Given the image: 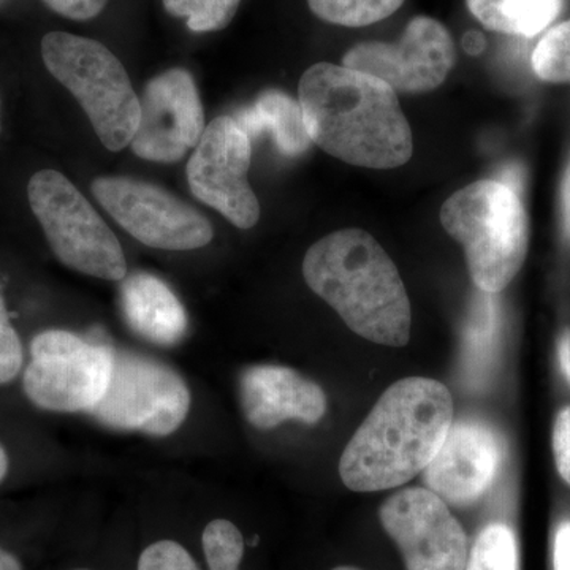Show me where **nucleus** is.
Returning a JSON list of instances; mask_svg holds the SVG:
<instances>
[{"mask_svg":"<svg viewBox=\"0 0 570 570\" xmlns=\"http://www.w3.org/2000/svg\"><path fill=\"white\" fill-rule=\"evenodd\" d=\"M531 62L540 80L570 82V20L554 26L540 39Z\"/></svg>","mask_w":570,"mask_h":570,"instance_id":"obj_22","label":"nucleus"},{"mask_svg":"<svg viewBox=\"0 0 570 570\" xmlns=\"http://www.w3.org/2000/svg\"><path fill=\"white\" fill-rule=\"evenodd\" d=\"M2 2H3V0H0V3H2Z\"/></svg>","mask_w":570,"mask_h":570,"instance_id":"obj_38","label":"nucleus"},{"mask_svg":"<svg viewBox=\"0 0 570 570\" xmlns=\"http://www.w3.org/2000/svg\"><path fill=\"white\" fill-rule=\"evenodd\" d=\"M464 570H519V549L512 530L497 523L480 532Z\"/></svg>","mask_w":570,"mask_h":570,"instance_id":"obj_20","label":"nucleus"},{"mask_svg":"<svg viewBox=\"0 0 570 570\" xmlns=\"http://www.w3.org/2000/svg\"><path fill=\"white\" fill-rule=\"evenodd\" d=\"M0 570H24V568L17 554L0 546Z\"/></svg>","mask_w":570,"mask_h":570,"instance_id":"obj_32","label":"nucleus"},{"mask_svg":"<svg viewBox=\"0 0 570 570\" xmlns=\"http://www.w3.org/2000/svg\"><path fill=\"white\" fill-rule=\"evenodd\" d=\"M558 356H560V365L562 373L566 374L570 384V328L562 333L560 343H558Z\"/></svg>","mask_w":570,"mask_h":570,"instance_id":"obj_30","label":"nucleus"},{"mask_svg":"<svg viewBox=\"0 0 570 570\" xmlns=\"http://www.w3.org/2000/svg\"><path fill=\"white\" fill-rule=\"evenodd\" d=\"M204 132V105L189 71L170 69L146 85L140 121L130 141L135 156L149 163H178Z\"/></svg>","mask_w":570,"mask_h":570,"instance_id":"obj_13","label":"nucleus"},{"mask_svg":"<svg viewBox=\"0 0 570 570\" xmlns=\"http://www.w3.org/2000/svg\"><path fill=\"white\" fill-rule=\"evenodd\" d=\"M29 205L58 261L81 275L122 281L126 255L111 228L62 174L37 171L28 184Z\"/></svg>","mask_w":570,"mask_h":570,"instance_id":"obj_6","label":"nucleus"},{"mask_svg":"<svg viewBox=\"0 0 570 570\" xmlns=\"http://www.w3.org/2000/svg\"><path fill=\"white\" fill-rule=\"evenodd\" d=\"M73 570H89V569H73Z\"/></svg>","mask_w":570,"mask_h":570,"instance_id":"obj_37","label":"nucleus"},{"mask_svg":"<svg viewBox=\"0 0 570 570\" xmlns=\"http://www.w3.org/2000/svg\"><path fill=\"white\" fill-rule=\"evenodd\" d=\"M501 448L479 422L452 423L436 455L423 471L428 490L453 505L478 501L497 478Z\"/></svg>","mask_w":570,"mask_h":570,"instance_id":"obj_14","label":"nucleus"},{"mask_svg":"<svg viewBox=\"0 0 570 570\" xmlns=\"http://www.w3.org/2000/svg\"><path fill=\"white\" fill-rule=\"evenodd\" d=\"M242 0H187L181 18L193 32L223 31L234 20Z\"/></svg>","mask_w":570,"mask_h":570,"instance_id":"obj_23","label":"nucleus"},{"mask_svg":"<svg viewBox=\"0 0 570 570\" xmlns=\"http://www.w3.org/2000/svg\"><path fill=\"white\" fill-rule=\"evenodd\" d=\"M441 224L463 246L469 273L483 294L504 291L527 261V209L520 194L498 179H480L449 197Z\"/></svg>","mask_w":570,"mask_h":570,"instance_id":"obj_4","label":"nucleus"},{"mask_svg":"<svg viewBox=\"0 0 570 570\" xmlns=\"http://www.w3.org/2000/svg\"><path fill=\"white\" fill-rule=\"evenodd\" d=\"M303 276L314 294L325 299L348 328L389 347L411 340V302L392 258L374 236L344 228L307 249Z\"/></svg>","mask_w":570,"mask_h":570,"instance_id":"obj_3","label":"nucleus"},{"mask_svg":"<svg viewBox=\"0 0 570 570\" xmlns=\"http://www.w3.org/2000/svg\"><path fill=\"white\" fill-rule=\"evenodd\" d=\"M561 202L562 224H564L566 234L570 236V164L562 179Z\"/></svg>","mask_w":570,"mask_h":570,"instance_id":"obj_29","label":"nucleus"},{"mask_svg":"<svg viewBox=\"0 0 570 570\" xmlns=\"http://www.w3.org/2000/svg\"><path fill=\"white\" fill-rule=\"evenodd\" d=\"M553 455L558 472L570 485V406L562 409L554 420Z\"/></svg>","mask_w":570,"mask_h":570,"instance_id":"obj_26","label":"nucleus"},{"mask_svg":"<svg viewBox=\"0 0 570 570\" xmlns=\"http://www.w3.org/2000/svg\"><path fill=\"white\" fill-rule=\"evenodd\" d=\"M56 13L73 21H88L99 17L108 0H41Z\"/></svg>","mask_w":570,"mask_h":570,"instance_id":"obj_27","label":"nucleus"},{"mask_svg":"<svg viewBox=\"0 0 570 570\" xmlns=\"http://www.w3.org/2000/svg\"><path fill=\"white\" fill-rule=\"evenodd\" d=\"M10 472V456L7 449L3 448L2 442H0V483L6 480L7 475Z\"/></svg>","mask_w":570,"mask_h":570,"instance_id":"obj_35","label":"nucleus"},{"mask_svg":"<svg viewBox=\"0 0 570 570\" xmlns=\"http://www.w3.org/2000/svg\"><path fill=\"white\" fill-rule=\"evenodd\" d=\"M202 546L208 570H239L245 557V539L234 521H209L202 534Z\"/></svg>","mask_w":570,"mask_h":570,"instance_id":"obj_21","label":"nucleus"},{"mask_svg":"<svg viewBox=\"0 0 570 570\" xmlns=\"http://www.w3.org/2000/svg\"><path fill=\"white\" fill-rule=\"evenodd\" d=\"M463 47L471 55H479L485 48V40L479 32H468L463 39Z\"/></svg>","mask_w":570,"mask_h":570,"instance_id":"obj_33","label":"nucleus"},{"mask_svg":"<svg viewBox=\"0 0 570 570\" xmlns=\"http://www.w3.org/2000/svg\"><path fill=\"white\" fill-rule=\"evenodd\" d=\"M24 370V347L10 321L6 302L0 295V385L10 384Z\"/></svg>","mask_w":570,"mask_h":570,"instance_id":"obj_25","label":"nucleus"},{"mask_svg":"<svg viewBox=\"0 0 570 570\" xmlns=\"http://www.w3.org/2000/svg\"><path fill=\"white\" fill-rule=\"evenodd\" d=\"M187 0H163L164 9L171 14V17L181 18L184 6Z\"/></svg>","mask_w":570,"mask_h":570,"instance_id":"obj_34","label":"nucleus"},{"mask_svg":"<svg viewBox=\"0 0 570 570\" xmlns=\"http://www.w3.org/2000/svg\"><path fill=\"white\" fill-rule=\"evenodd\" d=\"M333 570H360V569L351 568V566H341V568H336Z\"/></svg>","mask_w":570,"mask_h":570,"instance_id":"obj_36","label":"nucleus"},{"mask_svg":"<svg viewBox=\"0 0 570 570\" xmlns=\"http://www.w3.org/2000/svg\"><path fill=\"white\" fill-rule=\"evenodd\" d=\"M456 61L455 43L444 24L415 17L395 43L362 41L344 55L343 66L373 75L395 92L434 91Z\"/></svg>","mask_w":570,"mask_h":570,"instance_id":"obj_11","label":"nucleus"},{"mask_svg":"<svg viewBox=\"0 0 570 570\" xmlns=\"http://www.w3.org/2000/svg\"><path fill=\"white\" fill-rule=\"evenodd\" d=\"M554 570H570V521L562 523L554 535Z\"/></svg>","mask_w":570,"mask_h":570,"instance_id":"obj_28","label":"nucleus"},{"mask_svg":"<svg viewBox=\"0 0 570 570\" xmlns=\"http://www.w3.org/2000/svg\"><path fill=\"white\" fill-rule=\"evenodd\" d=\"M234 119L250 141L268 134L277 151L285 157L303 156L313 142L307 134L302 105L279 89H266Z\"/></svg>","mask_w":570,"mask_h":570,"instance_id":"obj_17","label":"nucleus"},{"mask_svg":"<svg viewBox=\"0 0 570 570\" xmlns=\"http://www.w3.org/2000/svg\"><path fill=\"white\" fill-rule=\"evenodd\" d=\"M307 134L330 156L356 167H401L414 138L396 92L379 78L336 63H314L298 85Z\"/></svg>","mask_w":570,"mask_h":570,"instance_id":"obj_1","label":"nucleus"},{"mask_svg":"<svg viewBox=\"0 0 570 570\" xmlns=\"http://www.w3.org/2000/svg\"><path fill=\"white\" fill-rule=\"evenodd\" d=\"M382 527L395 540L407 570H464L466 532L444 499L428 489H407L385 499Z\"/></svg>","mask_w":570,"mask_h":570,"instance_id":"obj_12","label":"nucleus"},{"mask_svg":"<svg viewBox=\"0 0 570 570\" xmlns=\"http://www.w3.org/2000/svg\"><path fill=\"white\" fill-rule=\"evenodd\" d=\"M453 423L449 389L434 379H401L379 397L340 461L344 485L358 493L404 485L425 471Z\"/></svg>","mask_w":570,"mask_h":570,"instance_id":"obj_2","label":"nucleus"},{"mask_svg":"<svg viewBox=\"0 0 570 570\" xmlns=\"http://www.w3.org/2000/svg\"><path fill=\"white\" fill-rule=\"evenodd\" d=\"M498 181L505 184L510 189L515 190L517 194H520L521 189V174L520 168L517 167H508L504 171H502L501 176H499Z\"/></svg>","mask_w":570,"mask_h":570,"instance_id":"obj_31","label":"nucleus"},{"mask_svg":"<svg viewBox=\"0 0 570 570\" xmlns=\"http://www.w3.org/2000/svg\"><path fill=\"white\" fill-rule=\"evenodd\" d=\"M91 189L105 212L141 245L194 250L212 243L214 230L204 214L151 183L102 176Z\"/></svg>","mask_w":570,"mask_h":570,"instance_id":"obj_9","label":"nucleus"},{"mask_svg":"<svg viewBox=\"0 0 570 570\" xmlns=\"http://www.w3.org/2000/svg\"><path fill=\"white\" fill-rule=\"evenodd\" d=\"M121 307L129 328L156 346H176L187 335L189 321L183 303L163 279L149 273L124 277Z\"/></svg>","mask_w":570,"mask_h":570,"instance_id":"obj_16","label":"nucleus"},{"mask_svg":"<svg viewBox=\"0 0 570 570\" xmlns=\"http://www.w3.org/2000/svg\"><path fill=\"white\" fill-rule=\"evenodd\" d=\"M112 362L110 347L91 344L67 330H47L32 340L22 390L41 411L91 412L110 385Z\"/></svg>","mask_w":570,"mask_h":570,"instance_id":"obj_7","label":"nucleus"},{"mask_svg":"<svg viewBox=\"0 0 570 570\" xmlns=\"http://www.w3.org/2000/svg\"><path fill=\"white\" fill-rule=\"evenodd\" d=\"M137 570H202L197 560L181 543L171 539L156 540L138 558Z\"/></svg>","mask_w":570,"mask_h":570,"instance_id":"obj_24","label":"nucleus"},{"mask_svg":"<svg viewBox=\"0 0 570 570\" xmlns=\"http://www.w3.org/2000/svg\"><path fill=\"white\" fill-rule=\"evenodd\" d=\"M404 0H307L311 11L330 24L363 28L392 17Z\"/></svg>","mask_w":570,"mask_h":570,"instance_id":"obj_19","label":"nucleus"},{"mask_svg":"<svg viewBox=\"0 0 570 570\" xmlns=\"http://www.w3.org/2000/svg\"><path fill=\"white\" fill-rule=\"evenodd\" d=\"M45 67L66 86L88 115L110 151L132 141L140 121V99L121 61L100 41L50 32L41 40Z\"/></svg>","mask_w":570,"mask_h":570,"instance_id":"obj_5","label":"nucleus"},{"mask_svg":"<svg viewBox=\"0 0 570 570\" xmlns=\"http://www.w3.org/2000/svg\"><path fill=\"white\" fill-rule=\"evenodd\" d=\"M466 3L489 31L527 39L546 31L562 7V0H466Z\"/></svg>","mask_w":570,"mask_h":570,"instance_id":"obj_18","label":"nucleus"},{"mask_svg":"<svg viewBox=\"0 0 570 570\" xmlns=\"http://www.w3.org/2000/svg\"><path fill=\"white\" fill-rule=\"evenodd\" d=\"M253 145L234 116H219L206 127L187 164L190 193L235 227L253 228L261 204L247 181Z\"/></svg>","mask_w":570,"mask_h":570,"instance_id":"obj_10","label":"nucleus"},{"mask_svg":"<svg viewBox=\"0 0 570 570\" xmlns=\"http://www.w3.org/2000/svg\"><path fill=\"white\" fill-rule=\"evenodd\" d=\"M239 403L257 430H272L291 420L316 425L328 406L321 385L279 365L246 367L239 377Z\"/></svg>","mask_w":570,"mask_h":570,"instance_id":"obj_15","label":"nucleus"},{"mask_svg":"<svg viewBox=\"0 0 570 570\" xmlns=\"http://www.w3.org/2000/svg\"><path fill=\"white\" fill-rule=\"evenodd\" d=\"M110 385L89 414L100 425L167 438L186 422L193 396L170 366L127 351H112Z\"/></svg>","mask_w":570,"mask_h":570,"instance_id":"obj_8","label":"nucleus"}]
</instances>
